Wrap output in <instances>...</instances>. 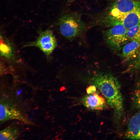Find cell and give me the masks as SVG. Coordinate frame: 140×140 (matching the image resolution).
Masks as SVG:
<instances>
[{"instance_id":"7","label":"cell","mask_w":140,"mask_h":140,"mask_svg":"<svg viewBox=\"0 0 140 140\" xmlns=\"http://www.w3.org/2000/svg\"><path fill=\"white\" fill-rule=\"evenodd\" d=\"M140 48V35L130 41L123 48L122 56L126 60H130L136 57Z\"/></svg>"},{"instance_id":"12","label":"cell","mask_w":140,"mask_h":140,"mask_svg":"<svg viewBox=\"0 0 140 140\" xmlns=\"http://www.w3.org/2000/svg\"><path fill=\"white\" fill-rule=\"evenodd\" d=\"M140 35V23L127 30V41L134 39Z\"/></svg>"},{"instance_id":"15","label":"cell","mask_w":140,"mask_h":140,"mask_svg":"<svg viewBox=\"0 0 140 140\" xmlns=\"http://www.w3.org/2000/svg\"><path fill=\"white\" fill-rule=\"evenodd\" d=\"M76 0H67V2L69 3H72Z\"/></svg>"},{"instance_id":"3","label":"cell","mask_w":140,"mask_h":140,"mask_svg":"<svg viewBox=\"0 0 140 140\" xmlns=\"http://www.w3.org/2000/svg\"><path fill=\"white\" fill-rule=\"evenodd\" d=\"M127 30L122 25L118 24L105 31L104 37L108 45L114 50H120L122 45L128 41Z\"/></svg>"},{"instance_id":"9","label":"cell","mask_w":140,"mask_h":140,"mask_svg":"<svg viewBox=\"0 0 140 140\" xmlns=\"http://www.w3.org/2000/svg\"><path fill=\"white\" fill-rule=\"evenodd\" d=\"M140 23V9H139L126 14L115 22L113 26L121 24L128 29Z\"/></svg>"},{"instance_id":"14","label":"cell","mask_w":140,"mask_h":140,"mask_svg":"<svg viewBox=\"0 0 140 140\" xmlns=\"http://www.w3.org/2000/svg\"><path fill=\"white\" fill-rule=\"evenodd\" d=\"M136 66L138 68H140V48L138 54V57L136 63Z\"/></svg>"},{"instance_id":"1","label":"cell","mask_w":140,"mask_h":140,"mask_svg":"<svg viewBox=\"0 0 140 140\" xmlns=\"http://www.w3.org/2000/svg\"><path fill=\"white\" fill-rule=\"evenodd\" d=\"M89 82L106 98L116 119L120 118L123 112V100L120 86L116 79L110 74L100 73L90 77Z\"/></svg>"},{"instance_id":"8","label":"cell","mask_w":140,"mask_h":140,"mask_svg":"<svg viewBox=\"0 0 140 140\" xmlns=\"http://www.w3.org/2000/svg\"><path fill=\"white\" fill-rule=\"evenodd\" d=\"M127 138L140 139V112L133 116L129 121L125 133Z\"/></svg>"},{"instance_id":"10","label":"cell","mask_w":140,"mask_h":140,"mask_svg":"<svg viewBox=\"0 0 140 140\" xmlns=\"http://www.w3.org/2000/svg\"><path fill=\"white\" fill-rule=\"evenodd\" d=\"M0 53L3 57L8 59H13L14 55L12 46L8 40L1 37Z\"/></svg>"},{"instance_id":"2","label":"cell","mask_w":140,"mask_h":140,"mask_svg":"<svg viewBox=\"0 0 140 140\" xmlns=\"http://www.w3.org/2000/svg\"><path fill=\"white\" fill-rule=\"evenodd\" d=\"M58 25L61 33L68 39L74 38L82 34L86 29V25L78 14L67 12L59 17Z\"/></svg>"},{"instance_id":"16","label":"cell","mask_w":140,"mask_h":140,"mask_svg":"<svg viewBox=\"0 0 140 140\" xmlns=\"http://www.w3.org/2000/svg\"><path fill=\"white\" fill-rule=\"evenodd\" d=\"M133 0L138 1H140V0Z\"/></svg>"},{"instance_id":"4","label":"cell","mask_w":140,"mask_h":140,"mask_svg":"<svg viewBox=\"0 0 140 140\" xmlns=\"http://www.w3.org/2000/svg\"><path fill=\"white\" fill-rule=\"evenodd\" d=\"M57 45L56 40L53 32L48 29L41 32L35 41L27 45L38 47L46 55H48L55 48Z\"/></svg>"},{"instance_id":"13","label":"cell","mask_w":140,"mask_h":140,"mask_svg":"<svg viewBox=\"0 0 140 140\" xmlns=\"http://www.w3.org/2000/svg\"><path fill=\"white\" fill-rule=\"evenodd\" d=\"M135 103L137 107L140 109V87L135 93Z\"/></svg>"},{"instance_id":"6","label":"cell","mask_w":140,"mask_h":140,"mask_svg":"<svg viewBox=\"0 0 140 140\" xmlns=\"http://www.w3.org/2000/svg\"><path fill=\"white\" fill-rule=\"evenodd\" d=\"M0 121L11 119H18L25 121V118L20 111L13 106L3 102L0 104Z\"/></svg>"},{"instance_id":"11","label":"cell","mask_w":140,"mask_h":140,"mask_svg":"<svg viewBox=\"0 0 140 140\" xmlns=\"http://www.w3.org/2000/svg\"><path fill=\"white\" fill-rule=\"evenodd\" d=\"M0 140L16 139L19 135L17 128L13 127H9L0 131Z\"/></svg>"},{"instance_id":"5","label":"cell","mask_w":140,"mask_h":140,"mask_svg":"<svg viewBox=\"0 0 140 140\" xmlns=\"http://www.w3.org/2000/svg\"><path fill=\"white\" fill-rule=\"evenodd\" d=\"M96 88L92 85L87 90V94L82 99L84 105L88 109L94 110H100L105 106V99L96 92Z\"/></svg>"}]
</instances>
